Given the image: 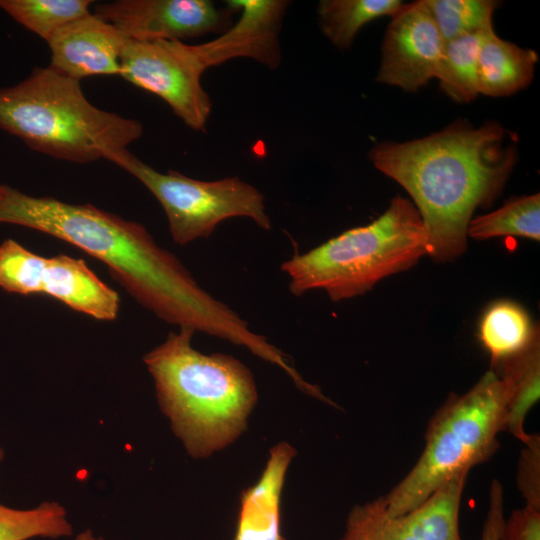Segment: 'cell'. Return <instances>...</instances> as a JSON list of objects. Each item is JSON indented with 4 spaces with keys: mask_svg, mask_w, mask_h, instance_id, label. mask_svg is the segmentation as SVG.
Returning <instances> with one entry per match:
<instances>
[{
    "mask_svg": "<svg viewBox=\"0 0 540 540\" xmlns=\"http://www.w3.org/2000/svg\"><path fill=\"white\" fill-rule=\"evenodd\" d=\"M0 223L61 239L105 263L122 287L161 320L247 348L262 360L274 350L266 337L205 291L183 263L140 223L92 204L32 196L0 185Z\"/></svg>",
    "mask_w": 540,
    "mask_h": 540,
    "instance_id": "6da1fadb",
    "label": "cell"
},
{
    "mask_svg": "<svg viewBox=\"0 0 540 540\" xmlns=\"http://www.w3.org/2000/svg\"><path fill=\"white\" fill-rule=\"evenodd\" d=\"M512 135L494 121L474 127L458 119L426 137L370 150L375 168L411 196L433 260L453 261L465 252L473 213L501 194L516 164Z\"/></svg>",
    "mask_w": 540,
    "mask_h": 540,
    "instance_id": "7a4b0ae2",
    "label": "cell"
},
{
    "mask_svg": "<svg viewBox=\"0 0 540 540\" xmlns=\"http://www.w3.org/2000/svg\"><path fill=\"white\" fill-rule=\"evenodd\" d=\"M195 332L186 326L170 332L143 361L173 432L192 457L205 458L247 429L258 392L252 372L240 360L196 350Z\"/></svg>",
    "mask_w": 540,
    "mask_h": 540,
    "instance_id": "3957f363",
    "label": "cell"
},
{
    "mask_svg": "<svg viewBox=\"0 0 540 540\" xmlns=\"http://www.w3.org/2000/svg\"><path fill=\"white\" fill-rule=\"evenodd\" d=\"M0 129L34 151L78 164L105 159L143 134L139 121L94 106L80 81L50 66L0 89Z\"/></svg>",
    "mask_w": 540,
    "mask_h": 540,
    "instance_id": "277c9868",
    "label": "cell"
},
{
    "mask_svg": "<svg viewBox=\"0 0 540 540\" xmlns=\"http://www.w3.org/2000/svg\"><path fill=\"white\" fill-rule=\"evenodd\" d=\"M428 252V235L411 200L392 199L371 223L348 229L281 264L289 291H325L338 302L360 296L381 279L414 266Z\"/></svg>",
    "mask_w": 540,
    "mask_h": 540,
    "instance_id": "5b68a950",
    "label": "cell"
},
{
    "mask_svg": "<svg viewBox=\"0 0 540 540\" xmlns=\"http://www.w3.org/2000/svg\"><path fill=\"white\" fill-rule=\"evenodd\" d=\"M504 413L503 386L493 370L465 394L452 393L432 416L415 465L382 495L387 513L399 516L414 510L454 476L490 459L499 448Z\"/></svg>",
    "mask_w": 540,
    "mask_h": 540,
    "instance_id": "8992f818",
    "label": "cell"
},
{
    "mask_svg": "<svg viewBox=\"0 0 540 540\" xmlns=\"http://www.w3.org/2000/svg\"><path fill=\"white\" fill-rule=\"evenodd\" d=\"M105 160L134 176L154 195L165 212L172 240L180 246L208 239L221 222L235 217L272 229L263 194L237 176L204 181L174 170L162 173L127 148L109 153Z\"/></svg>",
    "mask_w": 540,
    "mask_h": 540,
    "instance_id": "52a82bcc",
    "label": "cell"
},
{
    "mask_svg": "<svg viewBox=\"0 0 540 540\" xmlns=\"http://www.w3.org/2000/svg\"><path fill=\"white\" fill-rule=\"evenodd\" d=\"M120 66L123 79L160 97L190 129L205 132L212 101L201 83L210 68L201 44L128 39Z\"/></svg>",
    "mask_w": 540,
    "mask_h": 540,
    "instance_id": "ba28073f",
    "label": "cell"
},
{
    "mask_svg": "<svg viewBox=\"0 0 540 540\" xmlns=\"http://www.w3.org/2000/svg\"><path fill=\"white\" fill-rule=\"evenodd\" d=\"M0 288L15 294H45L97 320L118 316L120 298L80 258L43 257L13 239L0 244Z\"/></svg>",
    "mask_w": 540,
    "mask_h": 540,
    "instance_id": "9c48e42d",
    "label": "cell"
},
{
    "mask_svg": "<svg viewBox=\"0 0 540 540\" xmlns=\"http://www.w3.org/2000/svg\"><path fill=\"white\" fill-rule=\"evenodd\" d=\"M467 475L457 474L403 515L390 516L382 496L354 506L339 540H464L459 514Z\"/></svg>",
    "mask_w": 540,
    "mask_h": 540,
    "instance_id": "30bf717a",
    "label": "cell"
},
{
    "mask_svg": "<svg viewBox=\"0 0 540 540\" xmlns=\"http://www.w3.org/2000/svg\"><path fill=\"white\" fill-rule=\"evenodd\" d=\"M227 7L210 0H116L95 5L93 13L130 40L182 41L227 30L235 12Z\"/></svg>",
    "mask_w": 540,
    "mask_h": 540,
    "instance_id": "8fae6325",
    "label": "cell"
},
{
    "mask_svg": "<svg viewBox=\"0 0 540 540\" xmlns=\"http://www.w3.org/2000/svg\"><path fill=\"white\" fill-rule=\"evenodd\" d=\"M444 47L425 0L403 4L385 31L376 79L415 92L436 77Z\"/></svg>",
    "mask_w": 540,
    "mask_h": 540,
    "instance_id": "7c38bea8",
    "label": "cell"
},
{
    "mask_svg": "<svg viewBox=\"0 0 540 540\" xmlns=\"http://www.w3.org/2000/svg\"><path fill=\"white\" fill-rule=\"evenodd\" d=\"M127 38L113 24L88 13L56 31L47 41L50 67L80 81L96 75H119Z\"/></svg>",
    "mask_w": 540,
    "mask_h": 540,
    "instance_id": "4fadbf2b",
    "label": "cell"
},
{
    "mask_svg": "<svg viewBox=\"0 0 540 540\" xmlns=\"http://www.w3.org/2000/svg\"><path fill=\"white\" fill-rule=\"evenodd\" d=\"M239 11L238 20L208 44L217 65L236 58H249L276 69L281 62L279 34L290 1L229 0Z\"/></svg>",
    "mask_w": 540,
    "mask_h": 540,
    "instance_id": "5bb4252c",
    "label": "cell"
},
{
    "mask_svg": "<svg viewBox=\"0 0 540 540\" xmlns=\"http://www.w3.org/2000/svg\"><path fill=\"white\" fill-rule=\"evenodd\" d=\"M295 449L280 442L269 451L259 480L240 497L234 540H286L281 533V493Z\"/></svg>",
    "mask_w": 540,
    "mask_h": 540,
    "instance_id": "9a60e30c",
    "label": "cell"
},
{
    "mask_svg": "<svg viewBox=\"0 0 540 540\" xmlns=\"http://www.w3.org/2000/svg\"><path fill=\"white\" fill-rule=\"evenodd\" d=\"M538 55L515 43L501 39L494 30L487 32L478 55L479 94L510 96L532 81Z\"/></svg>",
    "mask_w": 540,
    "mask_h": 540,
    "instance_id": "2e32d148",
    "label": "cell"
},
{
    "mask_svg": "<svg viewBox=\"0 0 540 540\" xmlns=\"http://www.w3.org/2000/svg\"><path fill=\"white\" fill-rule=\"evenodd\" d=\"M491 370L498 374L504 390L503 431L523 444L530 437L524 429L525 419L540 397V337Z\"/></svg>",
    "mask_w": 540,
    "mask_h": 540,
    "instance_id": "e0dca14e",
    "label": "cell"
},
{
    "mask_svg": "<svg viewBox=\"0 0 540 540\" xmlns=\"http://www.w3.org/2000/svg\"><path fill=\"white\" fill-rule=\"evenodd\" d=\"M539 337V327L515 301L493 302L479 321L478 339L489 354L491 369L521 353Z\"/></svg>",
    "mask_w": 540,
    "mask_h": 540,
    "instance_id": "ac0fdd59",
    "label": "cell"
},
{
    "mask_svg": "<svg viewBox=\"0 0 540 540\" xmlns=\"http://www.w3.org/2000/svg\"><path fill=\"white\" fill-rule=\"evenodd\" d=\"M403 3L399 0H321L318 24L324 36L337 48H349L358 31L370 21L393 16Z\"/></svg>",
    "mask_w": 540,
    "mask_h": 540,
    "instance_id": "d6986e66",
    "label": "cell"
},
{
    "mask_svg": "<svg viewBox=\"0 0 540 540\" xmlns=\"http://www.w3.org/2000/svg\"><path fill=\"white\" fill-rule=\"evenodd\" d=\"M487 32L468 34L445 42L435 78L441 90L458 103H469L479 94L478 55Z\"/></svg>",
    "mask_w": 540,
    "mask_h": 540,
    "instance_id": "ffe728a7",
    "label": "cell"
},
{
    "mask_svg": "<svg viewBox=\"0 0 540 540\" xmlns=\"http://www.w3.org/2000/svg\"><path fill=\"white\" fill-rule=\"evenodd\" d=\"M467 236L476 240L516 236L539 241V193L510 199L497 210L472 218Z\"/></svg>",
    "mask_w": 540,
    "mask_h": 540,
    "instance_id": "44dd1931",
    "label": "cell"
},
{
    "mask_svg": "<svg viewBox=\"0 0 540 540\" xmlns=\"http://www.w3.org/2000/svg\"><path fill=\"white\" fill-rule=\"evenodd\" d=\"M91 0H0V8L48 41L68 23L90 13Z\"/></svg>",
    "mask_w": 540,
    "mask_h": 540,
    "instance_id": "7402d4cb",
    "label": "cell"
},
{
    "mask_svg": "<svg viewBox=\"0 0 540 540\" xmlns=\"http://www.w3.org/2000/svg\"><path fill=\"white\" fill-rule=\"evenodd\" d=\"M72 532L66 510L57 502H43L27 510L0 504V540L59 538Z\"/></svg>",
    "mask_w": 540,
    "mask_h": 540,
    "instance_id": "603a6c76",
    "label": "cell"
},
{
    "mask_svg": "<svg viewBox=\"0 0 540 540\" xmlns=\"http://www.w3.org/2000/svg\"><path fill=\"white\" fill-rule=\"evenodd\" d=\"M445 42L493 30L494 0H425Z\"/></svg>",
    "mask_w": 540,
    "mask_h": 540,
    "instance_id": "cb8c5ba5",
    "label": "cell"
},
{
    "mask_svg": "<svg viewBox=\"0 0 540 540\" xmlns=\"http://www.w3.org/2000/svg\"><path fill=\"white\" fill-rule=\"evenodd\" d=\"M517 469V487L525 506L540 511V437L530 434L523 443Z\"/></svg>",
    "mask_w": 540,
    "mask_h": 540,
    "instance_id": "d4e9b609",
    "label": "cell"
},
{
    "mask_svg": "<svg viewBox=\"0 0 540 540\" xmlns=\"http://www.w3.org/2000/svg\"><path fill=\"white\" fill-rule=\"evenodd\" d=\"M499 540H540V511L528 506L514 510L505 519Z\"/></svg>",
    "mask_w": 540,
    "mask_h": 540,
    "instance_id": "484cf974",
    "label": "cell"
},
{
    "mask_svg": "<svg viewBox=\"0 0 540 540\" xmlns=\"http://www.w3.org/2000/svg\"><path fill=\"white\" fill-rule=\"evenodd\" d=\"M504 521L503 487L494 479L490 485L488 510L480 540H499Z\"/></svg>",
    "mask_w": 540,
    "mask_h": 540,
    "instance_id": "4316f807",
    "label": "cell"
},
{
    "mask_svg": "<svg viewBox=\"0 0 540 540\" xmlns=\"http://www.w3.org/2000/svg\"><path fill=\"white\" fill-rule=\"evenodd\" d=\"M75 540H104L102 537H96L90 529L79 533Z\"/></svg>",
    "mask_w": 540,
    "mask_h": 540,
    "instance_id": "83f0119b",
    "label": "cell"
},
{
    "mask_svg": "<svg viewBox=\"0 0 540 540\" xmlns=\"http://www.w3.org/2000/svg\"><path fill=\"white\" fill-rule=\"evenodd\" d=\"M4 458V451L0 448V461Z\"/></svg>",
    "mask_w": 540,
    "mask_h": 540,
    "instance_id": "f1b7e54d",
    "label": "cell"
}]
</instances>
